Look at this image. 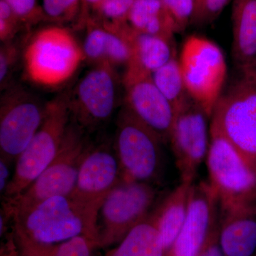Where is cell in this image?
I'll return each instance as SVG.
<instances>
[{
  "mask_svg": "<svg viewBox=\"0 0 256 256\" xmlns=\"http://www.w3.org/2000/svg\"><path fill=\"white\" fill-rule=\"evenodd\" d=\"M2 256H18V252L15 250L14 244L12 240L8 242L6 246L2 252Z\"/></svg>",
  "mask_w": 256,
  "mask_h": 256,
  "instance_id": "obj_34",
  "label": "cell"
},
{
  "mask_svg": "<svg viewBox=\"0 0 256 256\" xmlns=\"http://www.w3.org/2000/svg\"><path fill=\"white\" fill-rule=\"evenodd\" d=\"M108 34V28L100 24L92 22L89 25V30L82 46L86 60L96 64L105 62Z\"/></svg>",
  "mask_w": 256,
  "mask_h": 256,
  "instance_id": "obj_26",
  "label": "cell"
},
{
  "mask_svg": "<svg viewBox=\"0 0 256 256\" xmlns=\"http://www.w3.org/2000/svg\"><path fill=\"white\" fill-rule=\"evenodd\" d=\"M122 178V170L114 148L110 144L90 146L79 171L73 193L88 200H105Z\"/></svg>",
  "mask_w": 256,
  "mask_h": 256,
  "instance_id": "obj_15",
  "label": "cell"
},
{
  "mask_svg": "<svg viewBox=\"0 0 256 256\" xmlns=\"http://www.w3.org/2000/svg\"><path fill=\"white\" fill-rule=\"evenodd\" d=\"M47 102L24 88L14 86L3 94L0 102L1 158L16 161L41 127Z\"/></svg>",
  "mask_w": 256,
  "mask_h": 256,
  "instance_id": "obj_10",
  "label": "cell"
},
{
  "mask_svg": "<svg viewBox=\"0 0 256 256\" xmlns=\"http://www.w3.org/2000/svg\"><path fill=\"white\" fill-rule=\"evenodd\" d=\"M23 60L25 76L30 82L54 88L70 80L86 58L72 32L54 26L42 28L31 37Z\"/></svg>",
  "mask_w": 256,
  "mask_h": 256,
  "instance_id": "obj_3",
  "label": "cell"
},
{
  "mask_svg": "<svg viewBox=\"0 0 256 256\" xmlns=\"http://www.w3.org/2000/svg\"><path fill=\"white\" fill-rule=\"evenodd\" d=\"M206 111L191 97L176 114L170 142L183 182L194 183L210 150Z\"/></svg>",
  "mask_w": 256,
  "mask_h": 256,
  "instance_id": "obj_13",
  "label": "cell"
},
{
  "mask_svg": "<svg viewBox=\"0 0 256 256\" xmlns=\"http://www.w3.org/2000/svg\"><path fill=\"white\" fill-rule=\"evenodd\" d=\"M82 1H84V4H86L87 6L92 8L94 11H95L98 8L100 3L102 2V0H82Z\"/></svg>",
  "mask_w": 256,
  "mask_h": 256,
  "instance_id": "obj_35",
  "label": "cell"
},
{
  "mask_svg": "<svg viewBox=\"0 0 256 256\" xmlns=\"http://www.w3.org/2000/svg\"><path fill=\"white\" fill-rule=\"evenodd\" d=\"M82 4V0H43L42 9L46 20L66 24L78 16Z\"/></svg>",
  "mask_w": 256,
  "mask_h": 256,
  "instance_id": "obj_25",
  "label": "cell"
},
{
  "mask_svg": "<svg viewBox=\"0 0 256 256\" xmlns=\"http://www.w3.org/2000/svg\"><path fill=\"white\" fill-rule=\"evenodd\" d=\"M210 134L207 166L220 212L256 208V174L225 138Z\"/></svg>",
  "mask_w": 256,
  "mask_h": 256,
  "instance_id": "obj_7",
  "label": "cell"
},
{
  "mask_svg": "<svg viewBox=\"0 0 256 256\" xmlns=\"http://www.w3.org/2000/svg\"><path fill=\"white\" fill-rule=\"evenodd\" d=\"M134 2V0H102L95 10L100 18V24L112 30L127 24Z\"/></svg>",
  "mask_w": 256,
  "mask_h": 256,
  "instance_id": "obj_24",
  "label": "cell"
},
{
  "mask_svg": "<svg viewBox=\"0 0 256 256\" xmlns=\"http://www.w3.org/2000/svg\"><path fill=\"white\" fill-rule=\"evenodd\" d=\"M176 26V33L186 30L192 22L194 0H163Z\"/></svg>",
  "mask_w": 256,
  "mask_h": 256,
  "instance_id": "obj_28",
  "label": "cell"
},
{
  "mask_svg": "<svg viewBox=\"0 0 256 256\" xmlns=\"http://www.w3.org/2000/svg\"><path fill=\"white\" fill-rule=\"evenodd\" d=\"M90 146L86 130L72 118L55 159L21 194L4 200L2 212L8 220L21 216L50 198L72 194Z\"/></svg>",
  "mask_w": 256,
  "mask_h": 256,
  "instance_id": "obj_2",
  "label": "cell"
},
{
  "mask_svg": "<svg viewBox=\"0 0 256 256\" xmlns=\"http://www.w3.org/2000/svg\"><path fill=\"white\" fill-rule=\"evenodd\" d=\"M230 0H194L192 22L206 25L214 22L224 11Z\"/></svg>",
  "mask_w": 256,
  "mask_h": 256,
  "instance_id": "obj_27",
  "label": "cell"
},
{
  "mask_svg": "<svg viewBox=\"0 0 256 256\" xmlns=\"http://www.w3.org/2000/svg\"><path fill=\"white\" fill-rule=\"evenodd\" d=\"M124 107L153 132L163 143L170 142L176 112L159 90L149 72L130 62L122 78Z\"/></svg>",
  "mask_w": 256,
  "mask_h": 256,
  "instance_id": "obj_12",
  "label": "cell"
},
{
  "mask_svg": "<svg viewBox=\"0 0 256 256\" xmlns=\"http://www.w3.org/2000/svg\"><path fill=\"white\" fill-rule=\"evenodd\" d=\"M104 202L86 200L74 193L53 197L14 218V234L44 246L84 236L99 246V214Z\"/></svg>",
  "mask_w": 256,
  "mask_h": 256,
  "instance_id": "obj_1",
  "label": "cell"
},
{
  "mask_svg": "<svg viewBox=\"0 0 256 256\" xmlns=\"http://www.w3.org/2000/svg\"><path fill=\"white\" fill-rule=\"evenodd\" d=\"M9 162L3 158H0V192L4 194L10 182Z\"/></svg>",
  "mask_w": 256,
  "mask_h": 256,
  "instance_id": "obj_33",
  "label": "cell"
},
{
  "mask_svg": "<svg viewBox=\"0 0 256 256\" xmlns=\"http://www.w3.org/2000/svg\"><path fill=\"white\" fill-rule=\"evenodd\" d=\"M220 242L226 256H256V208L220 212Z\"/></svg>",
  "mask_w": 256,
  "mask_h": 256,
  "instance_id": "obj_17",
  "label": "cell"
},
{
  "mask_svg": "<svg viewBox=\"0 0 256 256\" xmlns=\"http://www.w3.org/2000/svg\"><path fill=\"white\" fill-rule=\"evenodd\" d=\"M72 118L70 94H60L47 102L41 127L16 160L14 174L4 194V200L21 194L55 159Z\"/></svg>",
  "mask_w": 256,
  "mask_h": 256,
  "instance_id": "obj_4",
  "label": "cell"
},
{
  "mask_svg": "<svg viewBox=\"0 0 256 256\" xmlns=\"http://www.w3.org/2000/svg\"><path fill=\"white\" fill-rule=\"evenodd\" d=\"M18 50L13 41L2 44L0 50V84L1 88L6 86L16 62Z\"/></svg>",
  "mask_w": 256,
  "mask_h": 256,
  "instance_id": "obj_31",
  "label": "cell"
},
{
  "mask_svg": "<svg viewBox=\"0 0 256 256\" xmlns=\"http://www.w3.org/2000/svg\"><path fill=\"white\" fill-rule=\"evenodd\" d=\"M220 217V201L210 184H193L188 218L165 256H198Z\"/></svg>",
  "mask_w": 256,
  "mask_h": 256,
  "instance_id": "obj_14",
  "label": "cell"
},
{
  "mask_svg": "<svg viewBox=\"0 0 256 256\" xmlns=\"http://www.w3.org/2000/svg\"><path fill=\"white\" fill-rule=\"evenodd\" d=\"M152 76L156 86L178 114L190 98L178 58L170 60Z\"/></svg>",
  "mask_w": 256,
  "mask_h": 256,
  "instance_id": "obj_22",
  "label": "cell"
},
{
  "mask_svg": "<svg viewBox=\"0 0 256 256\" xmlns=\"http://www.w3.org/2000/svg\"><path fill=\"white\" fill-rule=\"evenodd\" d=\"M128 23L136 31L148 34L174 38L176 33L163 0H134Z\"/></svg>",
  "mask_w": 256,
  "mask_h": 256,
  "instance_id": "obj_20",
  "label": "cell"
},
{
  "mask_svg": "<svg viewBox=\"0 0 256 256\" xmlns=\"http://www.w3.org/2000/svg\"><path fill=\"white\" fill-rule=\"evenodd\" d=\"M162 144L156 132L122 107L118 117L114 148L124 181L152 184L158 180L162 166Z\"/></svg>",
  "mask_w": 256,
  "mask_h": 256,
  "instance_id": "obj_8",
  "label": "cell"
},
{
  "mask_svg": "<svg viewBox=\"0 0 256 256\" xmlns=\"http://www.w3.org/2000/svg\"><path fill=\"white\" fill-rule=\"evenodd\" d=\"M210 133L220 134L256 174V72L222 96L212 114Z\"/></svg>",
  "mask_w": 256,
  "mask_h": 256,
  "instance_id": "obj_5",
  "label": "cell"
},
{
  "mask_svg": "<svg viewBox=\"0 0 256 256\" xmlns=\"http://www.w3.org/2000/svg\"><path fill=\"white\" fill-rule=\"evenodd\" d=\"M116 68L108 62L96 64L70 95L72 118L86 130L106 124L117 108L120 80Z\"/></svg>",
  "mask_w": 256,
  "mask_h": 256,
  "instance_id": "obj_11",
  "label": "cell"
},
{
  "mask_svg": "<svg viewBox=\"0 0 256 256\" xmlns=\"http://www.w3.org/2000/svg\"><path fill=\"white\" fill-rule=\"evenodd\" d=\"M232 54L242 74L256 72V0H234Z\"/></svg>",
  "mask_w": 256,
  "mask_h": 256,
  "instance_id": "obj_16",
  "label": "cell"
},
{
  "mask_svg": "<svg viewBox=\"0 0 256 256\" xmlns=\"http://www.w3.org/2000/svg\"><path fill=\"white\" fill-rule=\"evenodd\" d=\"M22 22L5 0H0V40L2 43L13 41Z\"/></svg>",
  "mask_w": 256,
  "mask_h": 256,
  "instance_id": "obj_29",
  "label": "cell"
},
{
  "mask_svg": "<svg viewBox=\"0 0 256 256\" xmlns=\"http://www.w3.org/2000/svg\"><path fill=\"white\" fill-rule=\"evenodd\" d=\"M97 246L94 240L82 236L53 246L26 240L21 248L25 256H92V250Z\"/></svg>",
  "mask_w": 256,
  "mask_h": 256,
  "instance_id": "obj_23",
  "label": "cell"
},
{
  "mask_svg": "<svg viewBox=\"0 0 256 256\" xmlns=\"http://www.w3.org/2000/svg\"><path fill=\"white\" fill-rule=\"evenodd\" d=\"M193 184L182 182L152 212L166 254L172 246L188 218Z\"/></svg>",
  "mask_w": 256,
  "mask_h": 256,
  "instance_id": "obj_18",
  "label": "cell"
},
{
  "mask_svg": "<svg viewBox=\"0 0 256 256\" xmlns=\"http://www.w3.org/2000/svg\"><path fill=\"white\" fill-rule=\"evenodd\" d=\"M124 30L132 46V60L150 73H154L176 58L174 38L140 33L128 23L124 25Z\"/></svg>",
  "mask_w": 256,
  "mask_h": 256,
  "instance_id": "obj_19",
  "label": "cell"
},
{
  "mask_svg": "<svg viewBox=\"0 0 256 256\" xmlns=\"http://www.w3.org/2000/svg\"><path fill=\"white\" fill-rule=\"evenodd\" d=\"M220 220L210 234L198 256H226L220 242Z\"/></svg>",
  "mask_w": 256,
  "mask_h": 256,
  "instance_id": "obj_32",
  "label": "cell"
},
{
  "mask_svg": "<svg viewBox=\"0 0 256 256\" xmlns=\"http://www.w3.org/2000/svg\"><path fill=\"white\" fill-rule=\"evenodd\" d=\"M164 245L152 213L132 229L108 256H165Z\"/></svg>",
  "mask_w": 256,
  "mask_h": 256,
  "instance_id": "obj_21",
  "label": "cell"
},
{
  "mask_svg": "<svg viewBox=\"0 0 256 256\" xmlns=\"http://www.w3.org/2000/svg\"><path fill=\"white\" fill-rule=\"evenodd\" d=\"M24 24H32L44 20L43 12L37 0H5Z\"/></svg>",
  "mask_w": 256,
  "mask_h": 256,
  "instance_id": "obj_30",
  "label": "cell"
},
{
  "mask_svg": "<svg viewBox=\"0 0 256 256\" xmlns=\"http://www.w3.org/2000/svg\"><path fill=\"white\" fill-rule=\"evenodd\" d=\"M158 196L152 184L122 180L107 195L99 214V246L121 242L151 214Z\"/></svg>",
  "mask_w": 256,
  "mask_h": 256,
  "instance_id": "obj_9",
  "label": "cell"
},
{
  "mask_svg": "<svg viewBox=\"0 0 256 256\" xmlns=\"http://www.w3.org/2000/svg\"><path fill=\"white\" fill-rule=\"evenodd\" d=\"M178 62L188 95L212 117L226 80L223 52L208 38L191 36L184 44Z\"/></svg>",
  "mask_w": 256,
  "mask_h": 256,
  "instance_id": "obj_6",
  "label": "cell"
}]
</instances>
